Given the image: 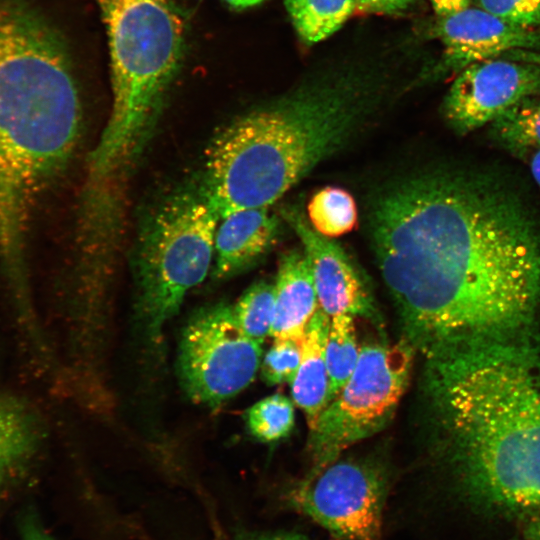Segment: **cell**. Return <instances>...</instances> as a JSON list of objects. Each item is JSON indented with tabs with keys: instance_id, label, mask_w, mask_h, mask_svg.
<instances>
[{
	"instance_id": "9",
	"label": "cell",
	"mask_w": 540,
	"mask_h": 540,
	"mask_svg": "<svg viewBox=\"0 0 540 540\" xmlns=\"http://www.w3.org/2000/svg\"><path fill=\"white\" fill-rule=\"evenodd\" d=\"M539 94L540 65L500 56L461 70L445 95L442 112L450 127L465 134Z\"/></svg>"
},
{
	"instance_id": "20",
	"label": "cell",
	"mask_w": 540,
	"mask_h": 540,
	"mask_svg": "<svg viewBox=\"0 0 540 540\" xmlns=\"http://www.w3.org/2000/svg\"><path fill=\"white\" fill-rule=\"evenodd\" d=\"M274 305V284L258 281L248 287L233 306L241 329L260 344H263L268 335L270 336Z\"/></svg>"
},
{
	"instance_id": "21",
	"label": "cell",
	"mask_w": 540,
	"mask_h": 540,
	"mask_svg": "<svg viewBox=\"0 0 540 540\" xmlns=\"http://www.w3.org/2000/svg\"><path fill=\"white\" fill-rule=\"evenodd\" d=\"M245 420L249 432L259 441H278L289 435L294 426L293 401L282 394L267 396L246 411Z\"/></svg>"
},
{
	"instance_id": "32",
	"label": "cell",
	"mask_w": 540,
	"mask_h": 540,
	"mask_svg": "<svg viewBox=\"0 0 540 540\" xmlns=\"http://www.w3.org/2000/svg\"><path fill=\"white\" fill-rule=\"evenodd\" d=\"M527 540H540V538H537V539H527Z\"/></svg>"
},
{
	"instance_id": "23",
	"label": "cell",
	"mask_w": 540,
	"mask_h": 540,
	"mask_svg": "<svg viewBox=\"0 0 540 540\" xmlns=\"http://www.w3.org/2000/svg\"><path fill=\"white\" fill-rule=\"evenodd\" d=\"M472 5L515 26L540 31V0H472Z\"/></svg>"
},
{
	"instance_id": "18",
	"label": "cell",
	"mask_w": 540,
	"mask_h": 540,
	"mask_svg": "<svg viewBox=\"0 0 540 540\" xmlns=\"http://www.w3.org/2000/svg\"><path fill=\"white\" fill-rule=\"evenodd\" d=\"M357 206L343 188L326 186L313 194L307 206L310 226L326 238H336L352 231L357 224Z\"/></svg>"
},
{
	"instance_id": "30",
	"label": "cell",
	"mask_w": 540,
	"mask_h": 540,
	"mask_svg": "<svg viewBox=\"0 0 540 540\" xmlns=\"http://www.w3.org/2000/svg\"><path fill=\"white\" fill-rule=\"evenodd\" d=\"M527 539L540 538V512L530 521L529 527L525 531Z\"/></svg>"
},
{
	"instance_id": "17",
	"label": "cell",
	"mask_w": 540,
	"mask_h": 540,
	"mask_svg": "<svg viewBox=\"0 0 540 540\" xmlns=\"http://www.w3.org/2000/svg\"><path fill=\"white\" fill-rule=\"evenodd\" d=\"M492 135L517 154L540 150V99L528 97L505 111L491 124Z\"/></svg>"
},
{
	"instance_id": "28",
	"label": "cell",
	"mask_w": 540,
	"mask_h": 540,
	"mask_svg": "<svg viewBox=\"0 0 540 540\" xmlns=\"http://www.w3.org/2000/svg\"><path fill=\"white\" fill-rule=\"evenodd\" d=\"M502 57L514 59V60L532 62L537 65H540V51L524 50V49L511 50L504 53Z\"/></svg>"
},
{
	"instance_id": "31",
	"label": "cell",
	"mask_w": 540,
	"mask_h": 540,
	"mask_svg": "<svg viewBox=\"0 0 540 540\" xmlns=\"http://www.w3.org/2000/svg\"><path fill=\"white\" fill-rule=\"evenodd\" d=\"M229 5L236 8H247L261 3L264 0H224Z\"/></svg>"
},
{
	"instance_id": "8",
	"label": "cell",
	"mask_w": 540,
	"mask_h": 540,
	"mask_svg": "<svg viewBox=\"0 0 540 540\" xmlns=\"http://www.w3.org/2000/svg\"><path fill=\"white\" fill-rule=\"evenodd\" d=\"M388 474L366 459H337L309 471L286 494L287 504L341 540H379Z\"/></svg>"
},
{
	"instance_id": "16",
	"label": "cell",
	"mask_w": 540,
	"mask_h": 540,
	"mask_svg": "<svg viewBox=\"0 0 540 540\" xmlns=\"http://www.w3.org/2000/svg\"><path fill=\"white\" fill-rule=\"evenodd\" d=\"M299 37L317 43L337 31L356 7L355 0H284Z\"/></svg>"
},
{
	"instance_id": "4",
	"label": "cell",
	"mask_w": 540,
	"mask_h": 540,
	"mask_svg": "<svg viewBox=\"0 0 540 540\" xmlns=\"http://www.w3.org/2000/svg\"><path fill=\"white\" fill-rule=\"evenodd\" d=\"M106 26L112 108L90 157V174L108 178L139 148L182 57L185 23L176 0H96Z\"/></svg>"
},
{
	"instance_id": "3",
	"label": "cell",
	"mask_w": 540,
	"mask_h": 540,
	"mask_svg": "<svg viewBox=\"0 0 540 540\" xmlns=\"http://www.w3.org/2000/svg\"><path fill=\"white\" fill-rule=\"evenodd\" d=\"M390 64H343L222 129L207 149L201 191L219 218L270 207L345 144L387 96Z\"/></svg>"
},
{
	"instance_id": "2",
	"label": "cell",
	"mask_w": 540,
	"mask_h": 540,
	"mask_svg": "<svg viewBox=\"0 0 540 540\" xmlns=\"http://www.w3.org/2000/svg\"><path fill=\"white\" fill-rule=\"evenodd\" d=\"M423 355L463 514L483 527L532 520L540 512V349L507 335Z\"/></svg>"
},
{
	"instance_id": "5",
	"label": "cell",
	"mask_w": 540,
	"mask_h": 540,
	"mask_svg": "<svg viewBox=\"0 0 540 540\" xmlns=\"http://www.w3.org/2000/svg\"><path fill=\"white\" fill-rule=\"evenodd\" d=\"M219 220L202 192H181L145 226L135 264L136 314L151 344H159L188 292L212 270Z\"/></svg>"
},
{
	"instance_id": "15",
	"label": "cell",
	"mask_w": 540,
	"mask_h": 540,
	"mask_svg": "<svg viewBox=\"0 0 540 540\" xmlns=\"http://www.w3.org/2000/svg\"><path fill=\"white\" fill-rule=\"evenodd\" d=\"M38 442L31 411L23 402L0 392V498L26 474Z\"/></svg>"
},
{
	"instance_id": "22",
	"label": "cell",
	"mask_w": 540,
	"mask_h": 540,
	"mask_svg": "<svg viewBox=\"0 0 540 540\" xmlns=\"http://www.w3.org/2000/svg\"><path fill=\"white\" fill-rule=\"evenodd\" d=\"M302 356V342L292 339H274L262 357L260 371L268 385L291 383Z\"/></svg>"
},
{
	"instance_id": "13",
	"label": "cell",
	"mask_w": 540,
	"mask_h": 540,
	"mask_svg": "<svg viewBox=\"0 0 540 540\" xmlns=\"http://www.w3.org/2000/svg\"><path fill=\"white\" fill-rule=\"evenodd\" d=\"M274 292L270 336L302 342L309 321L319 309L311 266L303 249H292L281 256Z\"/></svg>"
},
{
	"instance_id": "6",
	"label": "cell",
	"mask_w": 540,
	"mask_h": 540,
	"mask_svg": "<svg viewBox=\"0 0 540 540\" xmlns=\"http://www.w3.org/2000/svg\"><path fill=\"white\" fill-rule=\"evenodd\" d=\"M413 352L402 339L361 346L354 372L310 429V471L387 426L407 388Z\"/></svg>"
},
{
	"instance_id": "14",
	"label": "cell",
	"mask_w": 540,
	"mask_h": 540,
	"mask_svg": "<svg viewBox=\"0 0 540 540\" xmlns=\"http://www.w3.org/2000/svg\"><path fill=\"white\" fill-rule=\"evenodd\" d=\"M330 317L321 308L309 321L302 340V356L290 383L293 403L306 416L312 429L330 403V380L325 361V343Z\"/></svg>"
},
{
	"instance_id": "26",
	"label": "cell",
	"mask_w": 540,
	"mask_h": 540,
	"mask_svg": "<svg viewBox=\"0 0 540 540\" xmlns=\"http://www.w3.org/2000/svg\"><path fill=\"white\" fill-rule=\"evenodd\" d=\"M233 540H314L305 535L294 532H253L243 533L236 536Z\"/></svg>"
},
{
	"instance_id": "1",
	"label": "cell",
	"mask_w": 540,
	"mask_h": 540,
	"mask_svg": "<svg viewBox=\"0 0 540 540\" xmlns=\"http://www.w3.org/2000/svg\"><path fill=\"white\" fill-rule=\"evenodd\" d=\"M370 232L414 351L512 335L538 305V235L490 185L444 171L405 177L374 200Z\"/></svg>"
},
{
	"instance_id": "29",
	"label": "cell",
	"mask_w": 540,
	"mask_h": 540,
	"mask_svg": "<svg viewBox=\"0 0 540 540\" xmlns=\"http://www.w3.org/2000/svg\"><path fill=\"white\" fill-rule=\"evenodd\" d=\"M530 171L534 181L540 187V150L531 155Z\"/></svg>"
},
{
	"instance_id": "24",
	"label": "cell",
	"mask_w": 540,
	"mask_h": 540,
	"mask_svg": "<svg viewBox=\"0 0 540 540\" xmlns=\"http://www.w3.org/2000/svg\"><path fill=\"white\" fill-rule=\"evenodd\" d=\"M18 529L21 540H55L44 528L38 513L31 509L21 512Z\"/></svg>"
},
{
	"instance_id": "7",
	"label": "cell",
	"mask_w": 540,
	"mask_h": 540,
	"mask_svg": "<svg viewBox=\"0 0 540 540\" xmlns=\"http://www.w3.org/2000/svg\"><path fill=\"white\" fill-rule=\"evenodd\" d=\"M261 360L262 344L241 329L232 305L218 302L201 307L185 323L177 376L193 402L216 408L254 380Z\"/></svg>"
},
{
	"instance_id": "12",
	"label": "cell",
	"mask_w": 540,
	"mask_h": 540,
	"mask_svg": "<svg viewBox=\"0 0 540 540\" xmlns=\"http://www.w3.org/2000/svg\"><path fill=\"white\" fill-rule=\"evenodd\" d=\"M278 216L270 207L231 213L218 222L214 240V280L229 279L254 264L276 242Z\"/></svg>"
},
{
	"instance_id": "19",
	"label": "cell",
	"mask_w": 540,
	"mask_h": 540,
	"mask_svg": "<svg viewBox=\"0 0 540 540\" xmlns=\"http://www.w3.org/2000/svg\"><path fill=\"white\" fill-rule=\"evenodd\" d=\"M355 317L339 314L330 318L326 343L325 361L330 380L331 400L345 385L355 370L360 356L356 336Z\"/></svg>"
},
{
	"instance_id": "25",
	"label": "cell",
	"mask_w": 540,
	"mask_h": 540,
	"mask_svg": "<svg viewBox=\"0 0 540 540\" xmlns=\"http://www.w3.org/2000/svg\"><path fill=\"white\" fill-rule=\"evenodd\" d=\"M417 0H355L356 7L382 14H399L409 10Z\"/></svg>"
},
{
	"instance_id": "11",
	"label": "cell",
	"mask_w": 540,
	"mask_h": 540,
	"mask_svg": "<svg viewBox=\"0 0 540 540\" xmlns=\"http://www.w3.org/2000/svg\"><path fill=\"white\" fill-rule=\"evenodd\" d=\"M282 216L300 239L309 260L321 310L330 318L348 314L373 320L376 311L371 296L345 251L318 234L297 208H284Z\"/></svg>"
},
{
	"instance_id": "10",
	"label": "cell",
	"mask_w": 540,
	"mask_h": 540,
	"mask_svg": "<svg viewBox=\"0 0 540 540\" xmlns=\"http://www.w3.org/2000/svg\"><path fill=\"white\" fill-rule=\"evenodd\" d=\"M434 33L444 48L439 62L430 70L434 78L457 75L471 64L511 50L540 51V31L515 26L474 5L438 17Z\"/></svg>"
},
{
	"instance_id": "27",
	"label": "cell",
	"mask_w": 540,
	"mask_h": 540,
	"mask_svg": "<svg viewBox=\"0 0 540 540\" xmlns=\"http://www.w3.org/2000/svg\"><path fill=\"white\" fill-rule=\"evenodd\" d=\"M438 17H446L472 6V0H430Z\"/></svg>"
}]
</instances>
